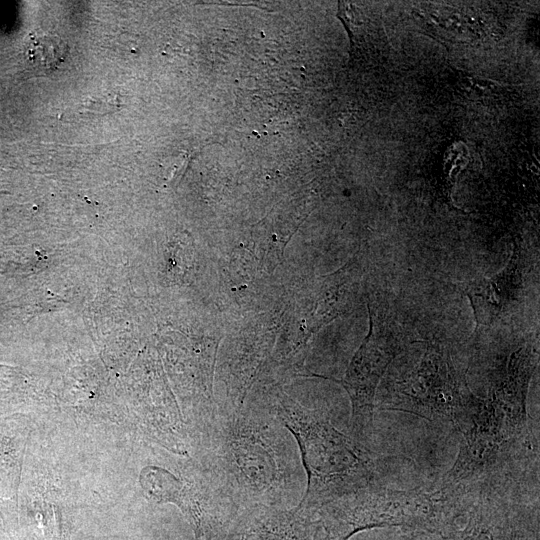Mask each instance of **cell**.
<instances>
[{
	"instance_id": "6da1fadb",
	"label": "cell",
	"mask_w": 540,
	"mask_h": 540,
	"mask_svg": "<svg viewBox=\"0 0 540 540\" xmlns=\"http://www.w3.org/2000/svg\"><path fill=\"white\" fill-rule=\"evenodd\" d=\"M284 427L269 411H217L203 431L205 478L220 500L272 509L291 495L295 459Z\"/></svg>"
},
{
	"instance_id": "7a4b0ae2",
	"label": "cell",
	"mask_w": 540,
	"mask_h": 540,
	"mask_svg": "<svg viewBox=\"0 0 540 540\" xmlns=\"http://www.w3.org/2000/svg\"><path fill=\"white\" fill-rule=\"evenodd\" d=\"M294 437L306 473V489L295 509L311 515L324 505L378 480L382 458L339 431L323 413L278 397L269 410Z\"/></svg>"
},
{
	"instance_id": "3957f363",
	"label": "cell",
	"mask_w": 540,
	"mask_h": 540,
	"mask_svg": "<svg viewBox=\"0 0 540 540\" xmlns=\"http://www.w3.org/2000/svg\"><path fill=\"white\" fill-rule=\"evenodd\" d=\"M474 500L440 487L400 490L374 483L324 505L315 517L325 540H348L375 528L438 533L458 524Z\"/></svg>"
},
{
	"instance_id": "277c9868",
	"label": "cell",
	"mask_w": 540,
	"mask_h": 540,
	"mask_svg": "<svg viewBox=\"0 0 540 540\" xmlns=\"http://www.w3.org/2000/svg\"><path fill=\"white\" fill-rule=\"evenodd\" d=\"M465 392L448 358L438 348L427 347L411 369L386 387L375 407L453 425Z\"/></svg>"
},
{
	"instance_id": "5b68a950",
	"label": "cell",
	"mask_w": 540,
	"mask_h": 540,
	"mask_svg": "<svg viewBox=\"0 0 540 540\" xmlns=\"http://www.w3.org/2000/svg\"><path fill=\"white\" fill-rule=\"evenodd\" d=\"M399 352L392 337L370 333L341 381L351 400L350 435L363 444L373 430L377 388Z\"/></svg>"
},
{
	"instance_id": "8992f818",
	"label": "cell",
	"mask_w": 540,
	"mask_h": 540,
	"mask_svg": "<svg viewBox=\"0 0 540 540\" xmlns=\"http://www.w3.org/2000/svg\"><path fill=\"white\" fill-rule=\"evenodd\" d=\"M521 499L510 494L481 493L458 524L438 533H406L405 540H510L512 508Z\"/></svg>"
},
{
	"instance_id": "52a82bcc",
	"label": "cell",
	"mask_w": 540,
	"mask_h": 540,
	"mask_svg": "<svg viewBox=\"0 0 540 540\" xmlns=\"http://www.w3.org/2000/svg\"><path fill=\"white\" fill-rule=\"evenodd\" d=\"M140 483L148 496L158 503L171 502L187 513L194 525L196 540L205 532L207 509L221 501L205 476L202 483L177 477L160 466H147L140 475Z\"/></svg>"
},
{
	"instance_id": "ba28073f",
	"label": "cell",
	"mask_w": 540,
	"mask_h": 540,
	"mask_svg": "<svg viewBox=\"0 0 540 540\" xmlns=\"http://www.w3.org/2000/svg\"><path fill=\"white\" fill-rule=\"evenodd\" d=\"M67 53L68 47L62 38L47 31L32 35L26 48L28 62L43 72L57 68Z\"/></svg>"
},
{
	"instance_id": "9c48e42d",
	"label": "cell",
	"mask_w": 540,
	"mask_h": 540,
	"mask_svg": "<svg viewBox=\"0 0 540 540\" xmlns=\"http://www.w3.org/2000/svg\"><path fill=\"white\" fill-rule=\"evenodd\" d=\"M510 540H540L539 499L514 503Z\"/></svg>"
}]
</instances>
